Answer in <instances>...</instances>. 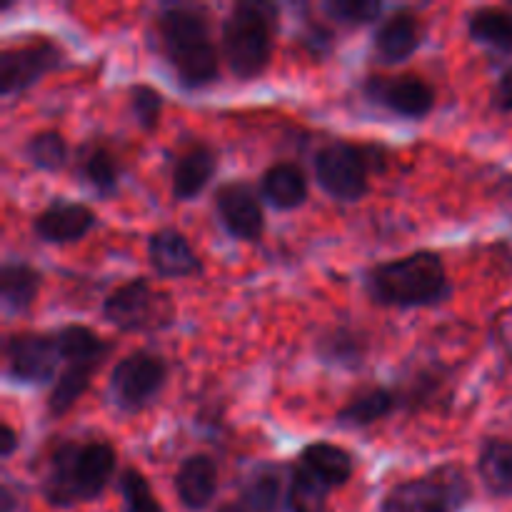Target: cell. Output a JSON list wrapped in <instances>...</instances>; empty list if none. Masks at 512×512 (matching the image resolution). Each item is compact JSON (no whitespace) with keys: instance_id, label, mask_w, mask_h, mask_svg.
Instances as JSON below:
<instances>
[{"instance_id":"6da1fadb","label":"cell","mask_w":512,"mask_h":512,"mask_svg":"<svg viewBox=\"0 0 512 512\" xmlns=\"http://www.w3.org/2000/svg\"><path fill=\"white\" fill-rule=\"evenodd\" d=\"M158 50L185 90L218 83L220 50L213 40L208 10L200 5H163L153 20Z\"/></svg>"},{"instance_id":"7a4b0ae2","label":"cell","mask_w":512,"mask_h":512,"mask_svg":"<svg viewBox=\"0 0 512 512\" xmlns=\"http://www.w3.org/2000/svg\"><path fill=\"white\" fill-rule=\"evenodd\" d=\"M118 468V453L108 440H63L45 460L40 493L53 508L93 503L105 493Z\"/></svg>"},{"instance_id":"3957f363","label":"cell","mask_w":512,"mask_h":512,"mask_svg":"<svg viewBox=\"0 0 512 512\" xmlns=\"http://www.w3.org/2000/svg\"><path fill=\"white\" fill-rule=\"evenodd\" d=\"M363 290L380 308L410 310L443 305L453 295V283L443 255L415 250L365 270Z\"/></svg>"},{"instance_id":"277c9868","label":"cell","mask_w":512,"mask_h":512,"mask_svg":"<svg viewBox=\"0 0 512 512\" xmlns=\"http://www.w3.org/2000/svg\"><path fill=\"white\" fill-rule=\"evenodd\" d=\"M278 8L273 3H235L220 25V53L230 73L243 83L260 78L273 60Z\"/></svg>"},{"instance_id":"5b68a950","label":"cell","mask_w":512,"mask_h":512,"mask_svg":"<svg viewBox=\"0 0 512 512\" xmlns=\"http://www.w3.org/2000/svg\"><path fill=\"white\" fill-rule=\"evenodd\" d=\"M473 498L468 473L445 463L418 478L395 483L380 500V512H460Z\"/></svg>"},{"instance_id":"8992f818","label":"cell","mask_w":512,"mask_h":512,"mask_svg":"<svg viewBox=\"0 0 512 512\" xmlns=\"http://www.w3.org/2000/svg\"><path fill=\"white\" fill-rule=\"evenodd\" d=\"M100 315L120 333H160L173 328L178 308L173 295L155 288L148 278H133L108 293Z\"/></svg>"},{"instance_id":"52a82bcc","label":"cell","mask_w":512,"mask_h":512,"mask_svg":"<svg viewBox=\"0 0 512 512\" xmlns=\"http://www.w3.org/2000/svg\"><path fill=\"white\" fill-rule=\"evenodd\" d=\"M383 155L378 145H358L350 140H333L313 158L315 180L333 200L360 203L370 190V175Z\"/></svg>"},{"instance_id":"ba28073f","label":"cell","mask_w":512,"mask_h":512,"mask_svg":"<svg viewBox=\"0 0 512 512\" xmlns=\"http://www.w3.org/2000/svg\"><path fill=\"white\" fill-rule=\"evenodd\" d=\"M168 360L150 350H133L113 365L108 378L110 403L125 415L150 408L168 385Z\"/></svg>"},{"instance_id":"9c48e42d","label":"cell","mask_w":512,"mask_h":512,"mask_svg":"<svg viewBox=\"0 0 512 512\" xmlns=\"http://www.w3.org/2000/svg\"><path fill=\"white\" fill-rule=\"evenodd\" d=\"M5 375L18 385H53L58 380L60 363H65L60 348L58 330L53 333H25L8 335L3 343Z\"/></svg>"},{"instance_id":"30bf717a","label":"cell","mask_w":512,"mask_h":512,"mask_svg":"<svg viewBox=\"0 0 512 512\" xmlns=\"http://www.w3.org/2000/svg\"><path fill=\"white\" fill-rule=\"evenodd\" d=\"M65 65V50L48 38L5 48L0 53V95L5 100L38 85L45 75Z\"/></svg>"},{"instance_id":"8fae6325","label":"cell","mask_w":512,"mask_h":512,"mask_svg":"<svg viewBox=\"0 0 512 512\" xmlns=\"http://www.w3.org/2000/svg\"><path fill=\"white\" fill-rule=\"evenodd\" d=\"M215 215L230 238L240 243H258L265 235V210L260 190L248 180H228L213 195Z\"/></svg>"},{"instance_id":"7c38bea8","label":"cell","mask_w":512,"mask_h":512,"mask_svg":"<svg viewBox=\"0 0 512 512\" xmlns=\"http://www.w3.org/2000/svg\"><path fill=\"white\" fill-rule=\"evenodd\" d=\"M363 93L370 103L403 120H423L435 108V88L420 75H370Z\"/></svg>"},{"instance_id":"4fadbf2b","label":"cell","mask_w":512,"mask_h":512,"mask_svg":"<svg viewBox=\"0 0 512 512\" xmlns=\"http://www.w3.org/2000/svg\"><path fill=\"white\" fill-rule=\"evenodd\" d=\"M148 263L163 280H185L203 275V258L178 228H158L148 238Z\"/></svg>"},{"instance_id":"5bb4252c","label":"cell","mask_w":512,"mask_h":512,"mask_svg":"<svg viewBox=\"0 0 512 512\" xmlns=\"http://www.w3.org/2000/svg\"><path fill=\"white\" fill-rule=\"evenodd\" d=\"M98 218L83 203L58 198L33 218V235L45 245H70L83 240Z\"/></svg>"},{"instance_id":"9a60e30c","label":"cell","mask_w":512,"mask_h":512,"mask_svg":"<svg viewBox=\"0 0 512 512\" xmlns=\"http://www.w3.org/2000/svg\"><path fill=\"white\" fill-rule=\"evenodd\" d=\"M425 40V25L413 10H395L373 33V55L383 65H398L413 58Z\"/></svg>"},{"instance_id":"2e32d148","label":"cell","mask_w":512,"mask_h":512,"mask_svg":"<svg viewBox=\"0 0 512 512\" xmlns=\"http://www.w3.org/2000/svg\"><path fill=\"white\" fill-rule=\"evenodd\" d=\"M218 173V153L208 143H193L178 153L173 160V173H170V190L173 200L190 203L198 198L210 180Z\"/></svg>"},{"instance_id":"e0dca14e","label":"cell","mask_w":512,"mask_h":512,"mask_svg":"<svg viewBox=\"0 0 512 512\" xmlns=\"http://www.w3.org/2000/svg\"><path fill=\"white\" fill-rule=\"evenodd\" d=\"M313 348L323 365L355 373V370H360L368 363L370 335L365 333V330L353 328V325L338 323L325 328L323 333L315 338Z\"/></svg>"},{"instance_id":"ac0fdd59","label":"cell","mask_w":512,"mask_h":512,"mask_svg":"<svg viewBox=\"0 0 512 512\" xmlns=\"http://www.w3.org/2000/svg\"><path fill=\"white\" fill-rule=\"evenodd\" d=\"M173 488L183 508L205 510L218 493V463L208 453L188 455L175 470Z\"/></svg>"},{"instance_id":"d6986e66","label":"cell","mask_w":512,"mask_h":512,"mask_svg":"<svg viewBox=\"0 0 512 512\" xmlns=\"http://www.w3.org/2000/svg\"><path fill=\"white\" fill-rule=\"evenodd\" d=\"M285 493L288 490H285L278 465L263 463L243 480L238 498L223 505L218 512H280Z\"/></svg>"},{"instance_id":"ffe728a7","label":"cell","mask_w":512,"mask_h":512,"mask_svg":"<svg viewBox=\"0 0 512 512\" xmlns=\"http://www.w3.org/2000/svg\"><path fill=\"white\" fill-rule=\"evenodd\" d=\"M260 198L275 210H295L308 200V175L298 163L280 160L260 175Z\"/></svg>"},{"instance_id":"44dd1931","label":"cell","mask_w":512,"mask_h":512,"mask_svg":"<svg viewBox=\"0 0 512 512\" xmlns=\"http://www.w3.org/2000/svg\"><path fill=\"white\" fill-rule=\"evenodd\" d=\"M398 410V395L395 390L383 385H370V388L355 393L343 408L335 413V423L345 430H368L393 415Z\"/></svg>"},{"instance_id":"7402d4cb","label":"cell","mask_w":512,"mask_h":512,"mask_svg":"<svg viewBox=\"0 0 512 512\" xmlns=\"http://www.w3.org/2000/svg\"><path fill=\"white\" fill-rule=\"evenodd\" d=\"M103 363L105 360L78 358V360H68V363L63 365L58 380L50 385L48 403H45L50 418H63L65 413H70V410L75 408V403L88 393L90 383H93L95 373L103 368Z\"/></svg>"},{"instance_id":"603a6c76","label":"cell","mask_w":512,"mask_h":512,"mask_svg":"<svg viewBox=\"0 0 512 512\" xmlns=\"http://www.w3.org/2000/svg\"><path fill=\"white\" fill-rule=\"evenodd\" d=\"M43 275L25 260H5L0 268V305L5 315H23L38 300Z\"/></svg>"},{"instance_id":"cb8c5ba5","label":"cell","mask_w":512,"mask_h":512,"mask_svg":"<svg viewBox=\"0 0 512 512\" xmlns=\"http://www.w3.org/2000/svg\"><path fill=\"white\" fill-rule=\"evenodd\" d=\"M75 175L88 185L98 198H115L120 190V163L110 148L88 143L78 150Z\"/></svg>"},{"instance_id":"d4e9b609","label":"cell","mask_w":512,"mask_h":512,"mask_svg":"<svg viewBox=\"0 0 512 512\" xmlns=\"http://www.w3.org/2000/svg\"><path fill=\"white\" fill-rule=\"evenodd\" d=\"M298 463L303 465L310 475H315L320 483L328 485L330 490L348 485L355 473L353 455L345 448H340V445L323 443V440L305 445L298 455Z\"/></svg>"},{"instance_id":"484cf974","label":"cell","mask_w":512,"mask_h":512,"mask_svg":"<svg viewBox=\"0 0 512 512\" xmlns=\"http://www.w3.org/2000/svg\"><path fill=\"white\" fill-rule=\"evenodd\" d=\"M448 375L443 368H415L403 383L395 388L398 395V408H405L408 413L418 410L438 408L443 400H448Z\"/></svg>"},{"instance_id":"4316f807","label":"cell","mask_w":512,"mask_h":512,"mask_svg":"<svg viewBox=\"0 0 512 512\" xmlns=\"http://www.w3.org/2000/svg\"><path fill=\"white\" fill-rule=\"evenodd\" d=\"M468 35L495 55H512V10L485 5L468 15Z\"/></svg>"},{"instance_id":"83f0119b","label":"cell","mask_w":512,"mask_h":512,"mask_svg":"<svg viewBox=\"0 0 512 512\" xmlns=\"http://www.w3.org/2000/svg\"><path fill=\"white\" fill-rule=\"evenodd\" d=\"M478 475L495 498H512V440L488 438L478 453Z\"/></svg>"},{"instance_id":"f1b7e54d","label":"cell","mask_w":512,"mask_h":512,"mask_svg":"<svg viewBox=\"0 0 512 512\" xmlns=\"http://www.w3.org/2000/svg\"><path fill=\"white\" fill-rule=\"evenodd\" d=\"M25 163L43 173H58L68 165L70 145L58 130H40L23 143Z\"/></svg>"},{"instance_id":"f546056e","label":"cell","mask_w":512,"mask_h":512,"mask_svg":"<svg viewBox=\"0 0 512 512\" xmlns=\"http://www.w3.org/2000/svg\"><path fill=\"white\" fill-rule=\"evenodd\" d=\"M328 485L320 483L315 475H310L303 465L295 460L290 468L288 493H285V505L290 512H325L328 508Z\"/></svg>"},{"instance_id":"4dcf8cb0","label":"cell","mask_w":512,"mask_h":512,"mask_svg":"<svg viewBox=\"0 0 512 512\" xmlns=\"http://www.w3.org/2000/svg\"><path fill=\"white\" fill-rule=\"evenodd\" d=\"M320 10L343 28H363L380 20L385 5L378 0H325Z\"/></svg>"},{"instance_id":"1f68e13d","label":"cell","mask_w":512,"mask_h":512,"mask_svg":"<svg viewBox=\"0 0 512 512\" xmlns=\"http://www.w3.org/2000/svg\"><path fill=\"white\" fill-rule=\"evenodd\" d=\"M118 493L123 498L125 512H163V505L155 498L148 478L138 468L120 470Z\"/></svg>"},{"instance_id":"d6a6232c","label":"cell","mask_w":512,"mask_h":512,"mask_svg":"<svg viewBox=\"0 0 512 512\" xmlns=\"http://www.w3.org/2000/svg\"><path fill=\"white\" fill-rule=\"evenodd\" d=\"M128 105L130 113H133V120L138 123L140 130L145 133H153L160 125V118H163L165 98L153 88V85L138 83L128 90Z\"/></svg>"},{"instance_id":"836d02e7","label":"cell","mask_w":512,"mask_h":512,"mask_svg":"<svg viewBox=\"0 0 512 512\" xmlns=\"http://www.w3.org/2000/svg\"><path fill=\"white\" fill-rule=\"evenodd\" d=\"M300 43L313 58H325L333 48V33L323 23H308V30L300 35Z\"/></svg>"},{"instance_id":"e575fe53","label":"cell","mask_w":512,"mask_h":512,"mask_svg":"<svg viewBox=\"0 0 512 512\" xmlns=\"http://www.w3.org/2000/svg\"><path fill=\"white\" fill-rule=\"evenodd\" d=\"M490 103L498 113H512V65L500 73L498 83H495L493 95H490Z\"/></svg>"},{"instance_id":"d590c367","label":"cell","mask_w":512,"mask_h":512,"mask_svg":"<svg viewBox=\"0 0 512 512\" xmlns=\"http://www.w3.org/2000/svg\"><path fill=\"white\" fill-rule=\"evenodd\" d=\"M18 448H20L18 433H15L13 425H10L8 420H3V423H0V458L10 460Z\"/></svg>"},{"instance_id":"8d00e7d4","label":"cell","mask_w":512,"mask_h":512,"mask_svg":"<svg viewBox=\"0 0 512 512\" xmlns=\"http://www.w3.org/2000/svg\"><path fill=\"white\" fill-rule=\"evenodd\" d=\"M0 512H25V503L10 483H3V490H0Z\"/></svg>"}]
</instances>
